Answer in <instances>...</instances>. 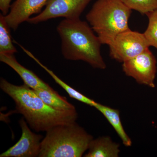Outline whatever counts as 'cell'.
<instances>
[{
  "instance_id": "17",
  "label": "cell",
  "mask_w": 157,
  "mask_h": 157,
  "mask_svg": "<svg viewBox=\"0 0 157 157\" xmlns=\"http://www.w3.org/2000/svg\"><path fill=\"white\" fill-rule=\"evenodd\" d=\"M147 16L148 19V25L144 33L150 46L157 49V10L147 14Z\"/></svg>"
},
{
  "instance_id": "1",
  "label": "cell",
  "mask_w": 157,
  "mask_h": 157,
  "mask_svg": "<svg viewBox=\"0 0 157 157\" xmlns=\"http://www.w3.org/2000/svg\"><path fill=\"white\" fill-rule=\"evenodd\" d=\"M0 88L11 97L16 110L22 114L30 127L36 132H47L54 127L76 122V109L59 110L48 106L33 89L24 83L21 86L10 83L1 78Z\"/></svg>"
},
{
  "instance_id": "14",
  "label": "cell",
  "mask_w": 157,
  "mask_h": 157,
  "mask_svg": "<svg viewBox=\"0 0 157 157\" xmlns=\"http://www.w3.org/2000/svg\"><path fill=\"white\" fill-rule=\"evenodd\" d=\"M34 90L45 104L54 109L59 110L76 109L75 106L68 102L67 98L59 95L53 89H39Z\"/></svg>"
},
{
  "instance_id": "8",
  "label": "cell",
  "mask_w": 157,
  "mask_h": 157,
  "mask_svg": "<svg viewBox=\"0 0 157 157\" xmlns=\"http://www.w3.org/2000/svg\"><path fill=\"white\" fill-rule=\"evenodd\" d=\"M21 137L17 143L0 155V157H39L43 136L32 132L24 118L19 121Z\"/></svg>"
},
{
  "instance_id": "16",
  "label": "cell",
  "mask_w": 157,
  "mask_h": 157,
  "mask_svg": "<svg viewBox=\"0 0 157 157\" xmlns=\"http://www.w3.org/2000/svg\"><path fill=\"white\" fill-rule=\"evenodd\" d=\"M132 10L142 14H147L157 10V0H121Z\"/></svg>"
},
{
  "instance_id": "18",
  "label": "cell",
  "mask_w": 157,
  "mask_h": 157,
  "mask_svg": "<svg viewBox=\"0 0 157 157\" xmlns=\"http://www.w3.org/2000/svg\"><path fill=\"white\" fill-rule=\"evenodd\" d=\"M12 0H0V10L2 14L6 15L9 13L11 8V3Z\"/></svg>"
},
{
  "instance_id": "10",
  "label": "cell",
  "mask_w": 157,
  "mask_h": 157,
  "mask_svg": "<svg viewBox=\"0 0 157 157\" xmlns=\"http://www.w3.org/2000/svg\"><path fill=\"white\" fill-rule=\"evenodd\" d=\"M0 61L14 70L22 78L24 84L33 90H52L34 72L27 69L17 61L14 55L0 54Z\"/></svg>"
},
{
  "instance_id": "7",
  "label": "cell",
  "mask_w": 157,
  "mask_h": 157,
  "mask_svg": "<svg viewBox=\"0 0 157 157\" xmlns=\"http://www.w3.org/2000/svg\"><path fill=\"white\" fill-rule=\"evenodd\" d=\"M92 1L48 0L44 10L36 16L30 17L27 22L37 24L59 17H65V19H78Z\"/></svg>"
},
{
  "instance_id": "12",
  "label": "cell",
  "mask_w": 157,
  "mask_h": 157,
  "mask_svg": "<svg viewBox=\"0 0 157 157\" xmlns=\"http://www.w3.org/2000/svg\"><path fill=\"white\" fill-rule=\"evenodd\" d=\"M94 107L106 118L120 138L124 145L128 147L132 146V140L124 129L121 121L119 110L97 102Z\"/></svg>"
},
{
  "instance_id": "2",
  "label": "cell",
  "mask_w": 157,
  "mask_h": 157,
  "mask_svg": "<svg viewBox=\"0 0 157 157\" xmlns=\"http://www.w3.org/2000/svg\"><path fill=\"white\" fill-rule=\"evenodd\" d=\"M61 40V51L66 59L82 61L95 69L104 70L101 42L91 27L80 18L65 19L57 27Z\"/></svg>"
},
{
  "instance_id": "9",
  "label": "cell",
  "mask_w": 157,
  "mask_h": 157,
  "mask_svg": "<svg viewBox=\"0 0 157 157\" xmlns=\"http://www.w3.org/2000/svg\"><path fill=\"white\" fill-rule=\"evenodd\" d=\"M48 0H15L11 5L9 14L5 15L10 28L16 30L21 23L27 21L33 14H38Z\"/></svg>"
},
{
  "instance_id": "15",
  "label": "cell",
  "mask_w": 157,
  "mask_h": 157,
  "mask_svg": "<svg viewBox=\"0 0 157 157\" xmlns=\"http://www.w3.org/2000/svg\"><path fill=\"white\" fill-rule=\"evenodd\" d=\"M10 29L5 15L0 14V54L14 55L17 52L12 42Z\"/></svg>"
},
{
  "instance_id": "4",
  "label": "cell",
  "mask_w": 157,
  "mask_h": 157,
  "mask_svg": "<svg viewBox=\"0 0 157 157\" xmlns=\"http://www.w3.org/2000/svg\"><path fill=\"white\" fill-rule=\"evenodd\" d=\"M94 139L76 122L54 127L41 142L39 157H81Z\"/></svg>"
},
{
  "instance_id": "5",
  "label": "cell",
  "mask_w": 157,
  "mask_h": 157,
  "mask_svg": "<svg viewBox=\"0 0 157 157\" xmlns=\"http://www.w3.org/2000/svg\"><path fill=\"white\" fill-rule=\"evenodd\" d=\"M108 46L110 57L122 63L135 57L150 47L144 33L131 29L118 34Z\"/></svg>"
},
{
  "instance_id": "13",
  "label": "cell",
  "mask_w": 157,
  "mask_h": 157,
  "mask_svg": "<svg viewBox=\"0 0 157 157\" xmlns=\"http://www.w3.org/2000/svg\"><path fill=\"white\" fill-rule=\"evenodd\" d=\"M16 43H17V45H19L20 47L21 48V49L23 50V51L28 56H29L31 58L33 59L34 61L36 62L37 63H38L40 67H42L44 70H45V71L49 74V75L53 78V79L56 81V82L57 83H58L61 87L63 88L67 93V94L69 95L70 97L75 99V100H77V101H80V102H82V103H84L85 104L89 105V106H91V107H94L97 102L94 101L92 99H91L89 98H87L86 96L81 94V93L77 91L76 90L74 89L73 88L68 85L66 82L63 81V80H61L59 77H58L52 70H49L47 67H45V65L42 64L37 58H36L33 54L31 53L27 49H25L24 47H23L22 45L18 44L17 42H16Z\"/></svg>"
},
{
  "instance_id": "11",
  "label": "cell",
  "mask_w": 157,
  "mask_h": 157,
  "mask_svg": "<svg viewBox=\"0 0 157 157\" xmlns=\"http://www.w3.org/2000/svg\"><path fill=\"white\" fill-rule=\"evenodd\" d=\"M85 157H118L120 144L114 142L109 136L93 139L90 144Z\"/></svg>"
},
{
  "instance_id": "6",
  "label": "cell",
  "mask_w": 157,
  "mask_h": 157,
  "mask_svg": "<svg viewBox=\"0 0 157 157\" xmlns=\"http://www.w3.org/2000/svg\"><path fill=\"white\" fill-rule=\"evenodd\" d=\"M157 69L156 59L149 48L122 64L123 71L126 76L139 84L152 88L155 86Z\"/></svg>"
},
{
  "instance_id": "3",
  "label": "cell",
  "mask_w": 157,
  "mask_h": 157,
  "mask_svg": "<svg viewBox=\"0 0 157 157\" xmlns=\"http://www.w3.org/2000/svg\"><path fill=\"white\" fill-rule=\"evenodd\" d=\"M132 12L121 0H97L86 17L101 44L109 45L118 34L130 29Z\"/></svg>"
}]
</instances>
